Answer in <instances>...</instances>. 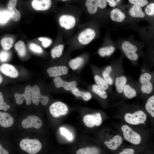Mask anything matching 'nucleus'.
Listing matches in <instances>:
<instances>
[{"label":"nucleus","mask_w":154,"mask_h":154,"mask_svg":"<svg viewBox=\"0 0 154 154\" xmlns=\"http://www.w3.org/2000/svg\"><path fill=\"white\" fill-rule=\"evenodd\" d=\"M79 17L72 12H62L59 16L58 22L60 28L65 31H70L74 29L79 21Z\"/></svg>","instance_id":"nucleus-1"},{"label":"nucleus","mask_w":154,"mask_h":154,"mask_svg":"<svg viewBox=\"0 0 154 154\" xmlns=\"http://www.w3.org/2000/svg\"><path fill=\"white\" fill-rule=\"evenodd\" d=\"M123 57L118 59L114 77V84L116 91L119 94L122 93L128 80L123 68Z\"/></svg>","instance_id":"nucleus-2"},{"label":"nucleus","mask_w":154,"mask_h":154,"mask_svg":"<svg viewBox=\"0 0 154 154\" xmlns=\"http://www.w3.org/2000/svg\"><path fill=\"white\" fill-rule=\"evenodd\" d=\"M121 48L125 56L132 64L134 66H138L139 55L138 53L137 46L130 41L125 40L122 43Z\"/></svg>","instance_id":"nucleus-3"},{"label":"nucleus","mask_w":154,"mask_h":154,"mask_svg":"<svg viewBox=\"0 0 154 154\" xmlns=\"http://www.w3.org/2000/svg\"><path fill=\"white\" fill-rule=\"evenodd\" d=\"M19 145L21 149L30 154L37 153L42 148L41 143L36 139H23L21 141Z\"/></svg>","instance_id":"nucleus-4"},{"label":"nucleus","mask_w":154,"mask_h":154,"mask_svg":"<svg viewBox=\"0 0 154 154\" xmlns=\"http://www.w3.org/2000/svg\"><path fill=\"white\" fill-rule=\"evenodd\" d=\"M118 59L112 61L102 70V75L104 79L110 86L114 84L115 75Z\"/></svg>","instance_id":"nucleus-5"},{"label":"nucleus","mask_w":154,"mask_h":154,"mask_svg":"<svg viewBox=\"0 0 154 154\" xmlns=\"http://www.w3.org/2000/svg\"><path fill=\"white\" fill-rule=\"evenodd\" d=\"M76 36L77 40L79 43L82 45H86L95 38L96 33L92 28H84L80 31Z\"/></svg>","instance_id":"nucleus-6"},{"label":"nucleus","mask_w":154,"mask_h":154,"mask_svg":"<svg viewBox=\"0 0 154 154\" xmlns=\"http://www.w3.org/2000/svg\"><path fill=\"white\" fill-rule=\"evenodd\" d=\"M121 129L125 139L130 143L135 145L139 144L141 141V138L140 135L133 131L127 125H123Z\"/></svg>","instance_id":"nucleus-7"},{"label":"nucleus","mask_w":154,"mask_h":154,"mask_svg":"<svg viewBox=\"0 0 154 154\" xmlns=\"http://www.w3.org/2000/svg\"><path fill=\"white\" fill-rule=\"evenodd\" d=\"M124 119L128 123L137 125L144 122L146 120L147 116L144 112L139 110L133 114H126L125 116Z\"/></svg>","instance_id":"nucleus-8"},{"label":"nucleus","mask_w":154,"mask_h":154,"mask_svg":"<svg viewBox=\"0 0 154 154\" xmlns=\"http://www.w3.org/2000/svg\"><path fill=\"white\" fill-rule=\"evenodd\" d=\"M139 88L137 82L128 77V80L123 88V92L124 96L128 99H131L137 95V88Z\"/></svg>","instance_id":"nucleus-9"},{"label":"nucleus","mask_w":154,"mask_h":154,"mask_svg":"<svg viewBox=\"0 0 154 154\" xmlns=\"http://www.w3.org/2000/svg\"><path fill=\"white\" fill-rule=\"evenodd\" d=\"M50 113L55 117H58L67 114L68 109L66 105L64 103L57 102L52 104L49 108Z\"/></svg>","instance_id":"nucleus-10"},{"label":"nucleus","mask_w":154,"mask_h":154,"mask_svg":"<svg viewBox=\"0 0 154 154\" xmlns=\"http://www.w3.org/2000/svg\"><path fill=\"white\" fill-rule=\"evenodd\" d=\"M21 124L23 128L25 129L34 127L38 129L42 126V121L38 116L31 115L24 119L22 121Z\"/></svg>","instance_id":"nucleus-11"},{"label":"nucleus","mask_w":154,"mask_h":154,"mask_svg":"<svg viewBox=\"0 0 154 154\" xmlns=\"http://www.w3.org/2000/svg\"><path fill=\"white\" fill-rule=\"evenodd\" d=\"M150 68L146 64H143L140 70V74L138 81V85L147 82L154 81V72L150 71Z\"/></svg>","instance_id":"nucleus-12"},{"label":"nucleus","mask_w":154,"mask_h":154,"mask_svg":"<svg viewBox=\"0 0 154 154\" xmlns=\"http://www.w3.org/2000/svg\"><path fill=\"white\" fill-rule=\"evenodd\" d=\"M49 98L46 96L41 94L40 88L37 85H35L32 88V101L36 105H38L40 101L44 106L46 105L48 102Z\"/></svg>","instance_id":"nucleus-13"},{"label":"nucleus","mask_w":154,"mask_h":154,"mask_svg":"<svg viewBox=\"0 0 154 154\" xmlns=\"http://www.w3.org/2000/svg\"><path fill=\"white\" fill-rule=\"evenodd\" d=\"M32 88L30 86H27L25 88L24 93L23 94L15 93L14 96L16 103L18 104H23L24 100H26L27 105H30L32 101Z\"/></svg>","instance_id":"nucleus-14"},{"label":"nucleus","mask_w":154,"mask_h":154,"mask_svg":"<svg viewBox=\"0 0 154 154\" xmlns=\"http://www.w3.org/2000/svg\"><path fill=\"white\" fill-rule=\"evenodd\" d=\"M53 81L56 88L62 87L66 90L68 91L72 90L77 85V82L75 81L67 82L62 80L59 76L55 77Z\"/></svg>","instance_id":"nucleus-15"},{"label":"nucleus","mask_w":154,"mask_h":154,"mask_svg":"<svg viewBox=\"0 0 154 154\" xmlns=\"http://www.w3.org/2000/svg\"><path fill=\"white\" fill-rule=\"evenodd\" d=\"M0 71L6 76L12 78H15L18 76V72L12 65L5 63L0 66Z\"/></svg>","instance_id":"nucleus-16"},{"label":"nucleus","mask_w":154,"mask_h":154,"mask_svg":"<svg viewBox=\"0 0 154 154\" xmlns=\"http://www.w3.org/2000/svg\"><path fill=\"white\" fill-rule=\"evenodd\" d=\"M46 71L50 77H56L67 74L68 70L65 66H56L49 68Z\"/></svg>","instance_id":"nucleus-17"},{"label":"nucleus","mask_w":154,"mask_h":154,"mask_svg":"<svg viewBox=\"0 0 154 154\" xmlns=\"http://www.w3.org/2000/svg\"><path fill=\"white\" fill-rule=\"evenodd\" d=\"M31 5L33 8L36 11H46L50 7L52 1L51 0H33Z\"/></svg>","instance_id":"nucleus-18"},{"label":"nucleus","mask_w":154,"mask_h":154,"mask_svg":"<svg viewBox=\"0 0 154 154\" xmlns=\"http://www.w3.org/2000/svg\"><path fill=\"white\" fill-rule=\"evenodd\" d=\"M14 123V119L9 114L0 112V125L7 128L11 126Z\"/></svg>","instance_id":"nucleus-19"},{"label":"nucleus","mask_w":154,"mask_h":154,"mask_svg":"<svg viewBox=\"0 0 154 154\" xmlns=\"http://www.w3.org/2000/svg\"><path fill=\"white\" fill-rule=\"evenodd\" d=\"M122 142L121 137L119 135H116L109 141H105L104 144L110 149L116 150L120 146Z\"/></svg>","instance_id":"nucleus-20"},{"label":"nucleus","mask_w":154,"mask_h":154,"mask_svg":"<svg viewBox=\"0 0 154 154\" xmlns=\"http://www.w3.org/2000/svg\"><path fill=\"white\" fill-rule=\"evenodd\" d=\"M110 17L112 21L121 23L124 20L126 16L120 9L116 8L111 10L110 13Z\"/></svg>","instance_id":"nucleus-21"},{"label":"nucleus","mask_w":154,"mask_h":154,"mask_svg":"<svg viewBox=\"0 0 154 154\" xmlns=\"http://www.w3.org/2000/svg\"><path fill=\"white\" fill-rule=\"evenodd\" d=\"M116 49L115 47L112 44H109L100 48L98 53L101 57H110L114 53Z\"/></svg>","instance_id":"nucleus-22"},{"label":"nucleus","mask_w":154,"mask_h":154,"mask_svg":"<svg viewBox=\"0 0 154 154\" xmlns=\"http://www.w3.org/2000/svg\"><path fill=\"white\" fill-rule=\"evenodd\" d=\"M129 14L131 17L135 18H143L145 16V14L143 11L141 7L135 5L130 9Z\"/></svg>","instance_id":"nucleus-23"},{"label":"nucleus","mask_w":154,"mask_h":154,"mask_svg":"<svg viewBox=\"0 0 154 154\" xmlns=\"http://www.w3.org/2000/svg\"><path fill=\"white\" fill-rule=\"evenodd\" d=\"M85 5L87 12L90 14H94L98 11V7L96 0H86Z\"/></svg>","instance_id":"nucleus-24"},{"label":"nucleus","mask_w":154,"mask_h":154,"mask_svg":"<svg viewBox=\"0 0 154 154\" xmlns=\"http://www.w3.org/2000/svg\"><path fill=\"white\" fill-rule=\"evenodd\" d=\"M94 80L96 84L105 90L110 89V86L104 78L102 75L96 74L94 75Z\"/></svg>","instance_id":"nucleus-25"},{"label":"nucleus","mask_w":154,"mask_h":154,"mask_svg":"<svg viewBox=\"0 0 154 154\" xmlns=\"http://www.w3.org/2000/svg\"><path fill=\"white\" fill-rule=\"evenodd\" d=\"M154 81H151L138 85L141 92L146 94H150L153 89Z\"/></svg>","instance_id":"nucleus-26"},{"label":"nucleus","mask_w":154,"mask_h":154,"mask_svg":"<svg viewBox=\"0 0 154 154\" xmlns=\"http://www.w3.org/2000/svg\"><path fill=\"white\" fill-rule=\"evenodd\" d=\"M72 93L77 97H82L85 101L90 100L92 98L91 94L89 92L81 91L76 87L72 90Z\"/></svg>","instance_id":"nucleus-27"},{"label":"nucleus","mask_w":154,"mask_h":154,"mask_svg":"<svg viewBox=\"0 0 154 154\" xmlns=\"http://www.w3.org/2000/svg\"><path fill=\"white\" fill-rule=\"evenodd\" d=\"M14 47L20 56L23 57L26 55V47L24 42L22 41H18L15 44Z\"/></svg>","instance_id":"nucleus-28"},{"label":"nucleus","mask_w":154,"mask_h":154,"mask_svg":"<svg viewBox=\"0 0 154 154\" xmlns=\"http://www.w3.org/2000/svg\"><path fill=\"white\" fill-rule=\"evenodd\" d=\"M92 90L93 92L102 99H105L108 98L107 93L105 90L96 84H94L92 86Z\"/></svg>","instance_id":"nucleus-29"},{"label":"nucleus","mask_w":154,"mask_h":154,"mask_svg":"<svg viewBox=\"0 0 154 154\" xmlns=\"http://www.w3.org/2000/svg\"><path fill=\"white\" fill-rule=\"evenodd\" d=\"M84 62V59L83 58L78 57L70 60L69 65L72 69L75 70L81 66Z\"/></svg>","instance_id":"nucleus-30"},{"label":"nucleus","mask_w":154,"mask_h":154,"mask_svg":"<svg viewBox=\"0 0 154 154\" xmlns=\"http://www.w3.org/2000/svg\"><path fill=\"white\" fill-rule=\"evenodd\" d=\"M64 48L63 44H60L54 47L51 51V56L53 58L60 57L62 54Z\"/></svg>","instance_id":"nucleus-31"},{"label":"nucleus","mask_w":154,"mask_h":154,"mask_svg":"<svg viewBox=\"0 0 154 154\" xmlns=\"http://www.w3.org/2000/svg\"><path fill=\"white\" fill-rule=\"evenodd\" d=\"M13 42V39L12 38L6 37L1 40V44L4 49L5 50H8L12 47Z\"/></svg>","instance_id":"nucleus-32"},{"label":"nucleus","mask_w":154,"mask_h":154,"mask_svg":"<svg viewBox=\"0 0 154 154\" xmlns=\"http://www.w3.org/2000/svg\"><path fill=\"white\" fill-rule=\"evenodd\" d=\"M145 108L147 111L154 117V96L152 95L148 99L145 105Z\"/></svg>","instance_id":"nucleus-33"},{"label":"nucleus","mask_w":154,"mask_h":154,"mask_svg":"<svg viewBox=\"0 0 154 154\" xmlns=\"http://www.w3.org/2000/svg\"><path fill=\"white\" fill-rule=\"evenodd\" d=\"M99 153V149L94 147L81 148L77 151V154H95Z\"/></svg>","instance_id":"nucleus-34"},{"label":"nucleus","mask_w":154,"mask_h":154,"mask_svg":"<svg viewBox=\"0 0 154 154\" xmlns=\"http://www.w3.org/2000/svg\"><path fill=\"white\" fill-rule=\"evenodd\" d=\"M83 122L85 125L89 127L95 125V117L94 115H88L85 116L83 118Z\"/></svg>","instance_id":"nucleus-35"},{"label":"nucleus","mask_w":154,"mask_h":154,"mask_svg":"<svg viewBox=\"0 0 154 154\" xmlns=\"http://www.w3.org/2000/svg\"><path fill=\"white\" fill-rule=\"evenodd\" d=\"M11 17V14L9 11H5L0 12V23H6Z\"/></svg>","instance_id":"nucleus-36"},{"label":"nucleus","mask_w":154,"mask_h":154,"mask_svg":"<svg viewBox=\"0 0 154 154\" xmlns=\"http://www.w3.org/2000/svg\"><path fill=\"white\" fill-rule=\"evenodd\" d=\"M9 11L11 17L14 21L17 22L20 20L21 17L20 13L16 8Z\"/></svg>","instance_id":"nucleus-37"},{"label":"nucleus","mask_w":154,"mask_h":154,"mask_svg":"<svg viewBox=\"0 0 154 154\" xmlns=\"http://www.w3.org/2000/svg\"><path fill=\"white\" fill-rule=\"evenodd\" d=\"M144 11L145 13L147 15L149 16H154V3H151L147 5L145 8Z\"/></svg>","instance_id":"nucleus-38"},{"label":"nucleus","mask_w":154,"mask_h":154,"mask_svg":"<svg viewBox=\"0 0 154 154\" xmlns=\"http://www.w3.org/2000/svg\"><path fill=\"white\" fill-rule=\"evenodd\" d=\"M29 48L31 50L37 53L41 54L43 52L41 47L34 43H30L29 45Z\"/></svg>","instance_id":"nucleus-39"},{"label":"nucleus","mask_w":154,"mask_h":154,"mask_svg":"<svg viewBox=\"0 0 154 154\" xmlns=\"http://www.w3.org/2000/svg\"><path fill=\"white\" fill-rule=\"evenodd\" d=\"M129 2L133 5L139 6L141 7H143L148 3L147 0H128Z\"/></svg>","instance_id":"nucleus-40"},{"label":"nucleus","mask_w":154,"mask_h":154,"mask_svg":"<svg viewBox=\"0 0 154 154\" xmlns=\"http://www.w3.org/2000/svg\"><path fill=\"white\" fill-rule=\"evenodd\" d=\"M38 39L42 42V46L44 48H47L51 44L52 40L50 38L45 37H40Z\"/></svg>","instance_id":"nucleus-41"},{"label":"nucleus","mask_w":154,"mask_h":154,"mask_svg":"<svg viewBox=\"0 0 154 154\" xmlns=\"http://www.w3.org/2000/svg\"><path fill=\"white\" fill-rule=\"evenodd\" d=\"M10 56V53L7 51L2 50L0 52V61L2 62L7 61Z\"/></svg>","instance_id":"nucleus-42"},{"label":"nucleus","mask_w":154,"mask_h":154,"mask_svg":"<svg viewBox=\"0 0 154 154\" xmlns=\"http://www.w3.org/2000/svg\"><path fill=\"white\" fill-rule=\"evenodd\" d=\"M10 106L7 105L4 102L2 93L0 92V110H3L4 111H6L10 108Z\"/></svg>","instance_id":"nucleus-43"},{"label":"nucleus","mask_w":154,"mask_h":154,"mask_svg":"<svg viewBox=\"0 0 154 154\" xmlns=\"http://www.w3.org/2000/svg\"><path fill=\"white\" fill-rule=\"evenodd\" d=\"M60 130L61 134L66 137L70 141L73 139L72 133H70L67 129L64 127H61Z\"/></svg>","instance_id":"nucleus-44"},{"label":"nucleus","mask_w":154,"mask_h":154,"mask_svg":"<svg viewBox=\"0 0 154 154\" xmlns=\"http://www.w3.org/2000/svg\"><path fill=\"white\" fill-rule=\"evenodd\" d=\"M17 0H9L7 4V8L10 11L16 8Z\"/></svg>","instance_id":"nucleus-45"},{"label":"nucleus","mask_w":154,"mask_h":154,"mask_svg":"<svg viewBox=\"0 0 154 154\" xmlns=\"http://www.w3.org/2000/svg\"><path fill=\"white\" fill-rule=\"evenodd\" d=\"M98 8L101 9L105 8L107 5V3L106 0H96Z\"/></svg>","instance_id":"nucleus-46"},{"label":"nucleus","mask_w":154,"mask_h":154,"mask_svg":"<svg viewBox=\"0 0 154 154\" xmlns=\"http://www.w3.org/2000/svg\"><path fill=\"white\" fill-rule=\"evenodd\" d=\"M95 117V125L96 126L100 125L102 122V119L100 113H98L94 115Z\"/></svg>","instance_id":"nucleus-47"},{"label":"nucleus","mask_w":154,"mask_h":154,"mask_svg":"<svg viewBox=\"0 0 154 154\" xmlns=\"http://www.w3.org/2000/svg\"><path fill=\"white\" fill-rule=\"evenodd\" d=\"M109 5L112 7H114L121 0H106Z\"/></svg>","instance_id":"nucleus-48"},{"label":"nucleus","mask_w":154,"mask_h":154,"mask_svg":"<svg viewBox=\"0 0 154 154\" xmlns=\"http://www.w3.org/2000/svg\"><path fill=\"white\" fill-rule=\"evenodd\" d=\"M134 153V150L132 149L126 148L124 149L119 154H133Z\"/></svg>","instance_id":"nucleus-49"},{"label":"nucleus","mask_w":154,"mask_h":154,"mask_svg":"<svg viewBox=\"0 0 154 154\" xmlns=\"http://www.w3.org/2000/svg\"><path fill=\"white\" fill-rule=\"evenodd\" d=\"M7 150L3 147L0 144V154H8Z\"/></svg>","instance_id":"nucleus-50"},{"label":"nucleus","mask_w":154,"mask_h":154,"mask_svg":"<svg viewBox=\"0 0 154 154\" xmlns=\"http://www.w3.org/2000/svg\"><path fill=\"white\" fill-rule=\"evenodd\" d=\"M3 81V78L0 74V84Z\"/></svg>","instance_id":"nucleus-51"},{"label":"nucleus","mask_w":154,"mask_h":154,"mask_svg":"<svg viewBox=\"0 0 154 154\" xmlns=\"http://www.w3.org/2000/svg\"><path fill=\"white\" fill-rule=\"evenodd\" d=\"M61 0L63 1H68V0Z\"/></svg>","instance_id":"nucleus-52"},{"label":"nucleus","mask_w":154,"mask_h":154,"mask_svg":"<svg viewBox=\"0 0 154 154\" xmlns=\"http://www.w3.org/2000/svg\"><path fill=\"white\" fill-rule=\"evenodd\" d=\"M0 12H1V10H0Z\"/></svg>","instance_id":"nucleus-53"}]
</instances>
